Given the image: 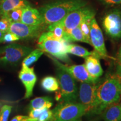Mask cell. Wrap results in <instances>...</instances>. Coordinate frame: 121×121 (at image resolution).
Here are the masks:
<instances>
[{"instance_id": "obj_1", "label": "cell", "mask_w": 121, "mask_h": 121, "mask_svg": "<svg viewBox=\"0 0 121 121\" xmlns=\"http://www.w3.org/2000/svg\"><path fill=\"white\" fill-rule=\"evenodd\" d=\"M87 4L86 0H52L39 7L38 10L43 25L46 28L60 22L71 12Z\"/></svg>"}, {"instance_id": "obj_2", "label": "cell", "mask_w": 121, "mask_h": 121, "mask_svg": "<svg viewBox=\"0 0 121 121\" xmlns=\"http://www.w3.org/2000/svg\"><path fill=\"white\" fill-rule=\"evenodd\" d=\"M121 96V81L116 74L110 75L103 82L98 85L95 105L91 114L102 113L108 105L118 102Z\"/></svg>"}, {"instance_id": "obj_3", "label": "cell", "mask_w": 121, "mask_h": 121, "mask_svg": "<svg viewBox=\"0 0 121 121\" xmlns=\"http://www.w3.org/2000/svg\"><path fill=\"white\" fill-rule=\"evenodd\" d=\"M69 43L63 39L54 38L52 33L47 31L40 35L38 42L39 48L55 58L69 64L71 60L67 52V45Z\"/></svg>"}, {"instance_id": "obj_4", "label": "cell", "mask_w": 121, "mask_h": 121, "mask_svg": "<svg viewBox=\"0 0 121 121\" xmlns=\"http://www.w3.org/2000/svg\"><path fill=\"white\" fill-rule=\"evenodd\" d=\"M57 78L60 86V91L56 96L57 100L60 102H78V89L75 80L69 73L58 67Z\"/></svg>"}, {"instance_id": "obj_5", "label": "cell", "mask_w": 121, "mask_h": 121, "mask_svg": "<svg viewBox=\"0 0 121 121\" xmlns=\"http://www.w3.org/2000/svg\"><path fill=\"white\" fill-rule=\"evenodd\" d=\"M52 112L50 121H71L86 114L84 106L78 102H60Z\"/></svg>"}, {"instance_id": "obj_6", "label": "cell", "mask_w": 121, "mask_h": 121, "mask_svg": "<svg viewBox=\"0 0 121 121\" xmlns=\"http://www.w3.org/2000/svg\"><path fill=\"white\" fill-rule=\"evenodd\" d=\"M33 48L19 44H11L0 48V63L17 65L24 59Z\"/></svg>"}, {"instance_id": "obj_7", "label": "cell", "mask_w": 121, "mask_h": 121, "mask_svg": "<svg viewBox=\"0 0 121 121\" xmlns=\"http://www.w3.org/2000/svg\"><path fill=\"white\" fill-rule=\"evenodd\" d=\"M102 26L106 34L110 38H121V9L116 8L105 13L102 19Z\"/></svg>"}, {"instance_id": "obj_8", "label": "cell", "mask_w": 121, "mask_h": 121, "mask_svg": "<svg viewBox=\"0 0 121 121\" xmlns=\"http://www.w3.org/2000/svg\"><path fill=\"white\" fill-rule=\"evenodd\" d=\"M95 14L94 9L87 5L73 10L62 19L65 31L67 32L78 26L84 19L95 17Z\"/></svg>"}, {"instance_id": "obj_9", "label": "cell", "mask_w": 121, "mask_h": 121, "mask_svg": "<svg viewBox=\"0 0 121 121\" xmlns=\"http://www.w3.org/2000/svg\"><path fill=\"white\" fill-rule=\"evenodd\" d=\"M97 83L81 82L78 92V102L84 106L86 114H91L96 102Z\"/></svg>"}, {"instance_id": "obj_10", "label": "cell", "mask_w": 121, "mask_h": 121, "mask_svg": "<svg viewBox=\"0 0 121 121\" xmlns=\"http://www.w3.org/2000/svg\"><path fill=\"white\" fill-rule=\"evenodd\" d=\"M50 58H51L57 67L67 72L77 81L81 82L98 83V81L93 79L89 75L84 64L79 65H63L56 58L53 57H50Z\"/></svg>"}, {"instance_id": "obj_11", "label": "cell", "mask_w": 121, "mask_h": 121, "mask_svg": "<svg viewBox=\"0 0 121 121\" xmlns=\"http://www.w3.org/2000/svg\"><path fill=\"white\" fill-rule=\"evenodd\" d=\"M90 38L91 45L94 51L99 54L101 58H109L107 53L102 30L98 25L95 17L91 20L90 26Z\"/></svg>"}, {"instance_id": "obj_12", "label": "cell", "mask_w": 121, "mask_h": 121, "mask_svg": "<svg viewBox=\"0 0 121 121\" xmlns=\"http://www.w3.org/2000/svg\"><path fill=\"white\" fill-rule=\"evenodd\" d=\"M43 26H31L22 22H12L9 31L16 34L20 39H30L40 37L45 29Z\"/></svg>"}, {"instance_id": "obj_13", "label": "cell", "mask_w": 121, "mask_h": 121, "mask_svg": "<svg viewBox=\"0 0 121 121\" xmlns=\"http://www.w3.org/2000/svg\"><path fill=\"white\" fill-rule=\"evenodd\" d=\"M19 78L25 88L24 98L28 99L32 96L33 89L37 80L33 67L30 68L28 66H22V69L19 74Z\"/></svg>"}, {"instance_id": "obj_14", "label": "cell", "mask_w": 121, "mask_h": 121, "mask_svg": "<svg viewBox=\"0 0 121 121\" xmlns=\"http://www.w3.org/2000/svg\"><path fill=\"white\" fill-rule=\"evenodd\" d=\"M101 58L99 54L95 51L93 54L86 57L85 60V66L87 72L91 78L98 81L99 78L103 74V70L101 66L99 59Z\"/></svg>"}, {"instance_id": "obj_15", "label": "cell", "mask_w": 121, "mask_h": 121, "mask_svg": "<svg viewBox=\"0 0 121 121\" xmlns=\"http://www.w3.org/2000/svg\"><path fill=\"white\" fill-rule=\"evenodd\" d=\"M21 22L31 26H44L38 9L33 8L31 5L28 6L24 9Z\"/></svg>"}, {"instance_id": "obj_16", "label": "cell", "mask_w": 121, "mask_h": 121, "mask_svg": "<svg viewBox=\"0 0 121 121\" xmlns=\"http://www.w3.org/2000/svg\"><path fill=\"white\" fill-rule=\"evenodd\" d=\"M30 5L29 2L27 0H1L0 16H6L7 13L11 10Z\"/></svg>"}, {"instance_id": "obj_17", "label": "cell", "mask_w": 121, "mask_h": 121, "mask_svg": "<svg viewBox=\"0 0 121 121\" xmlns=\"http://www.w3.org/2000/svg\"><path fill=\"white\" fill-rule=\"evenodd\" d=\"M103 112L105 121H121V106L118 102L108 105Z\"/></svg>"}, {"instance_id": "obj_18", "label": "cell", "mask_w": 121, "mask_h": 121, "mask_svg": "<svg viewBox=\"0 0 121 121\" xmlns=\"http://www.w3.org/2000/svg\"><path fill=\"white\" fill-rule=\"evenodd\" d=\"M53 105L52 98L49 96L37 97L30 101L29 109H50Z\"/></svg>"}, {"instance_id": "obj_19", "label": "cell", "mask_w": 121, "mask_h": 121, "mask_svg": "<svg viewBox=\"0 0 121 121\" xmlns=\"http://www.w3.org/2000/svg\"><path fill=\"white\" fill-rule=\"evenodd\" d=\"M46 30L47 31L52 33L53 36L56 38L65 40L66 31L65 30L62 20L48 25L47 27Z\"/></svg>"}, {"instance_id": "obj_20", "label": "cell", "mask_w": 121, "mask_h": 121, "mask_svg": "<svg viewBox=\"0 0 121 121\" xmlns=\"http://www.w3.org/2000/svg\"><path fill=\"white\" fill-rule=\"evenodd\" d=\"M65 40L68 43H71L72 42H80L86 43V40L79 26L66 32Z\"/></svg>"}, {"instance_id": "obj_21", "label": "cell", "mask_w": 121, "mask_h": 121, "mask_svg": "<svg viewBox=\"0 0 121 121\" xmlns=\"http://www.w3.org/2000/svg\"><path fill=\"white\" fill-rule=\"evenodd\" d=\"M67 52L68 54H71L84 58H86L93 54V52H89L83 47L70 43H69L67 45Z\"/></svg>"}, {"instance_id": "obj_22", "label": "cell", "mask_w": 121, "mask_h": 121, "mask_svg": "<svg viewBox=\"0 0 121 121\" xmlns=\"http://www.w3.org/2000/svg\"><path fill=\"white\" fill-rule=\"evenodd\" d=\"M41 86L44 90L49 92L57 91L60 89L57 78L51 76L45 77L42 80Z\"/></svg>"}, {"instance_id": "obj_23", "label": "cell", "mask_w": 121, "mask_h": 121, "mask_svg": "<svg viewBox=\"0 0 121 121\" xmlns=\"http://www.w3.org/2000/svg\"><path fill=\"white\" fill-rule=\"evenodd\" d=\"M43 51L39 48L33 50L24 58L22 63V66L29 67L33 63L36 62L38 60V59L43 55Z\"/></svg>"}, {"instance_id": "obj_24", "label": "cell", "mask_w": 121, "mask_h": 121, "mask_svg": "<svg viewBox=\"0 0 121 121\" xmlns=\"http://www.w3.org/2000/svg\"><path fill=\"white\" fill-rule=\"evenodd\" d=\"M92 19L93 18H87V19H84L78 26L84 34L85 38L86 40V43L91 45V44L90 38V31Z\"/></svg>"}, {"instance_id": "obj_25", "label": "cell", "mask_w": 121, "mask_h": 121, "mask_svg": "<svg viewBox=\"0 0 121 121\" xmlns=\"http://www.w3.org/2000/svg\"><path fill=\"white\" fill-rule=\"evenodd\" d=\"M24 8L25 7H22V8H18L11 10L7 13L6 17H7L10 20L11 23L12 22H21V19H22V14Z\"/></svg>"}, {"instance_id": "obj_26", "label": "cell", "mask_w": 121, "mask_h": 121, "mask_svg": "<svg viewBox=\"0 0 121 121\" xmlns=\"http://www.w3.org/2000/svg\"><path fill=\"white\" fill-rule=\"evenodd\" d=\"M13 107L9 105H4L0 110V121H8Z\"/></svg>"}, {"instance_id": "obj_27", "label": "cell", "mask_w": 121, "mask_h": 121, "mask_svg": "<svg viewBox=\"0 0 121 121\" xmlns=\"http://www.w3.org/2000/svg\"><path fill=\"white\" fill-rule=\"evenodd\" d=\"M11 24V22L7 17H1V19H0V31L4 33L9 31Z\"/></svg>"}, {"instance_id": "obj_28", "label": "cell", "mask_w": 121, "mask_h": 121, "mask_svg": "<svg viewBox=\"0 0 121 121\" xmlns=\"http://www.w3.org/2000/svg\"><path fill=\"white\" fill-rule=\"evenodd\" d=\"M52 110L49 109H45L39 116L37 121H50L52 117Z\"/></svg>"}, {"instance_id": "obj_29", "label": "cell", "mask_w": 121, "mask_h": 121, "mask_svg": "<svg viewBox=\"0 0 121 121\" xmlns=\"http://www.w3.org/2000/svg\"><path fill=\"white\" fill-rule=\"evenodd\" d=\"M19 39V38L16 34L9 31L7 32L4 33V37H3V42L9 43V42L17 41Z\"/></svg>"}, {"instance_id": "obj_30", "label": "cell", "mask_w": 121, "mask_h": 121, "mask_svg": "<svg viewBox=\"0 0 121 121\" xmlns=\"http://www.w3.org/2000/svg\"><path fill=\"white\" fill-rule=\"evenodd\" d=\"M105 6L113 7L121 4V0H99Z\"/></svg>"}, {"instance_id": "obj_31", "label": "cell", "mask_w": 121, "mask_h": 121, "mask_svg": "<svg viewBox=\"0 0 121 121\" xmlns=\"http://www.w3.org/2000/svg\"><path fill=\"white\" fill-rule=\"evenodd\" d=\"M116 60H117V71L116 73H118L121 72V45L119 48Z\"/></svg>"}, {"instance_id": "obj_32", "label": "cell", "mask_w": 121, "mask_h": 121, "mask_svg": "<svg viewBox=\"0 0 121 121\" xmlns=\"http://www.w3.org/2000/svg\"><path fill=\"white\" fill-rule=\"evenodd\" d=\"M28 117V116H21V115H19V116H15L14 118H13V119H11L10 121H21L23 119L27 118Z\"/></svg>"}, {"instance_id": "obj_33", "label": "cell", "mask_w": 121, "mask_h": 121, "mask_svg": "<svg viewBox=\"0 0 121 121\" xmlns=\"http://www.w3.org/2000/svg\"><path fill=\"white\" fill-rule=\"evenodd\" d=\"M4 33L0 31V43H2L3 42V37H4Z\"/></svg>"}, {"instance_id": "obj_34", "label": "cell", "mask_w": 121, "mask_h": 121, "mask_svg": "<svg viewBox=\"0 0 121 121\" xmlns=\"http://www.w3.org/2000/svg\"><path fill=\"white\" fill-rule=\"evenodd\" d=\"M115 74H116V76H117V78H118L119 81H120L121 82V72H119V73H115Z\"/></svg>"}, {"instance_id": "obj_35", "label": "cell", "mask_w": 121, "mask_h": 121, "mask_svg": "<svg viewBox=\"0 0 121 121\" xmlns=\"http://www.w3.org/2000/svg\"><path fill=\"white\" fill-rule=\"evenodd\" d=\"M82 121V120L81 119V118H80L75 119V120H73V121Z\"/></svg>"}, {"instance_id": "obj_36", "label": "cell", "mask_w": 121, "mask_h": 121, "mask_svg": "<svg viewBox=\"0 0 121 121\" xmlns=\"http://www.w3.org/2000/svg\"><path fill=\"white\" fill-rule=\"evenodd\" d=\"M28 117L27 118L24 119H23V120H22V121H28Z\"/></svg>"}, {"instance_id": "obj_37", "label": "cell", "mask_w": 121, "mask_h": 121, "mask_svg": "<svg viewBox=\"0 0 121 121\" xmlns=\"http://www.w3.org/2000/svg\"><path fill=\"white\" fill-rule=\"evenodd\" d=\"M1 78H0V82H1Z\"/></svg>"}, {"instance_id": "obj_38", "label": "cell", "mask_w": 121, "mask_h": 121, "mask_svg": "<svg viewBox=\"0 0 121 121\" xmlns=\"http://www.w3.org/2000/svg\"></svg>"}]
</instances>
